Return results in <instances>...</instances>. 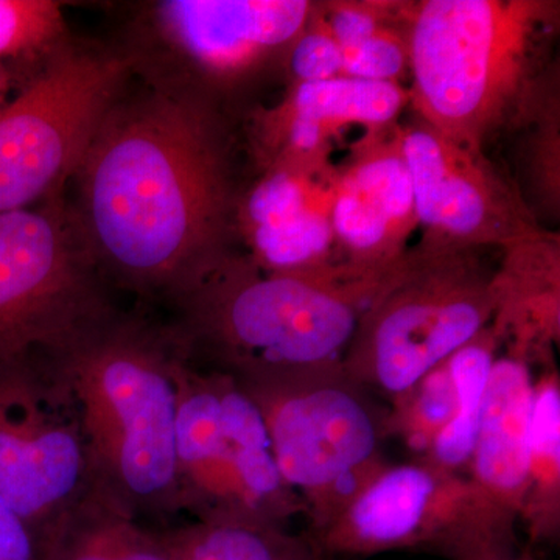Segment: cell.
<instances>
[{"instance_id":"2e32d148","label":"cell","mask_w":560,"mask_h":560,"mask_svg":"<svg viewBox=\"0 0 560 560\" xmlns=\"http://www.w3.org/2000/svg\"><path fill=\"white\" fill-rule=\"evenodd\" d=\"M501 250L490 330L504 352L552 366L560 342L559 234L544 228Z\"/></svg>"},{"instance_id":"3957f363","label":"cell","mask_w":560,"mask_h":560,"mask_svg":"<svg viewBox=\"0 0 560 560\" xmlns=\"http://www.w3.org/2000/svg\"><path fill=\"white\" fill-rule=\"evenodd\" d=\"M394 265L368 270L341 261L323 271L268 272L234 249L164 318L187 359L235 381L342 363Z\"/></svg>"},{"instance_id":"4dcf8cb0","label":"cell","mask_w":560,"mask_h":560,"mask_svg":"<svg viewBox=\"0 0 560 560\" xmlns=\"http://www.w3.org/2000/svg\"><path fill=\"white\" fill-rule=\"evenodd\" d=\"M499 560H544L534 556L529 550L526 551H517L515 555L510 556V558H503Z\"/></svg>"},{"instance_id":"d6986e66","label":"cell","mask_w":560,"mask_h":560,"mask_svg":"<svg viewBox=\"0 0 560 560\" xmlns=\"http://www.w3.org/2000/svg\"><path fill=\"white\" fill-rule=\"evenodd\" d=\"M408 103V91L401 84L341 75L315 83L289 84L282 101L267 109L282 119L316 125L337 139L350 127L363 128L364 135L390 130Z\"/></svg>"},{"instance_id":"52a82bcc","label":"cell","mask_w":560,"mask_h":560,"mask_svg":"<svg viewBox=\"0 0 560 560\" xmlns=\"http://www.w3.org/2000/svg\"><path fill=\"white\" fill-rule=\"evenodd\" d=\"M237 382L259 408L280 477L304 504L307 533L329 525L388 466L385 411L342 363Z\"/></svg>"},{"instance_id":"7a4b0ae2","label":"cell","mask_w":560,"mask_h":560,"mask_svg":"<svg viewBox=\"0 0 560 560\" xmlns=\"http://www.w3.org/2000/svg\"><path fill=\"white\" fill-rule=\"evenodd\" d=\"M186 359L164 316L117 307L44 363L75 416L91 488L139 521L183 511L176 412Z\"/></svg>"},{"instance_id":"83f0119b","label":"cell","mask_w":560,"mask_h":560,"mask_svg":"<svg viewBox=\"0 0 560 560\" xmlns=\"http://www.w3.org/2000/svg\"><path fill=\"white\" fill-rule=\"evenodd\" d=\"M341 72L342 51L316 16L315 7L311 22L293 44L287 58V81L289 84L315 83L337 79L341 77Z\"/></svg>"},{"instance_id":"484cf974","label":"cell","mask_w":560,"mask_h":560,"mask_svg":"<svg viewBox=\"0 0 560 560\" xmlns=\"http://www.w3.org/2000/svg\"><path fill=\"white\" fill-rule=\"evenodd\" d=\"M407 10L400 22L386 25L352 49L342 50V77L400 84L401 77L410 72Z\"/></svg>"},{"instance_id":"8fae6325","label":"cell","mask_w":560,"mask_h":560,"mask_svg":"<svg viewBox=\"0 0 560 560\" xmlns=\"http://www.w3.org/2000/svg\"><path fill=\"white\" fill-rule=\"evenodd\" d=\"M517 522L467 475L415 458L389 463L329 525L308 534L327 558L410 551L499 560L517 552Z\"/></svg>"},{"instance_id":"9a60e30c","label":"cell","mask_w":560,"mask_h":560,"mask_svg":"<svg viewBox=\"0 0 560 560\" xmlns=\"http://www.w3.org/2000/svg\"><path fill=\"white\" fill-rule=\"evenodd\" d=\"M399 128L364 135L338 165L331 223L345 264L368 270L393 267L410 249L408 242L418 231Z\"/></svg>"},{"instance_id":"d4e9b609","label":"cell","mask_w":560,"mask_h":560,"mask_svg":"<svg viewBox=\"0 0 560 560\" xmlns=\"http://www.w3.org/2000/svg\"><path fill=\"white\" fill-rule=\"evenodd\" d=\"M455 411L456 386L447 359L389 401L382 420L383 436L397 438L416 458H425Z\"/></svg>"},{"instance_id":"4316f807","label":"cell","mask_w":560,"mask_h":560,"mask_svg":"<svg viewBox=\"0 0 560 560\" xmlns=\"http://www.w3.org/2000/svg\"><path fill=\"white\" fill-rule=\"evenodd\" d=\"M408 2L337 0L316 3V16L337 40L341 51L359 46L375 32L405 18Z\"/></svg>"},{"instance_id":"277c9868","label":"cell","mask_w":560,"mask_h":560,"mask_svg":"<svg viewBox=\"0 0 560 560\" xmlns=\"http://www.w3.org/2000/svg\"><path fill=\"white\" fill-rule=\"evenodd\" d=\"M559 2L420 0L408 3V105L441 135L474 150L510 131L550 66Z\"/></svg>"},{"instance_id":"8992f818","label":"cell","mask_w":560,"mask_h":560,"mask_svg":"<svg viewBox=\"0 0 560 560\" xmlns=\"http://www.w3.org/2000/svg\"><path fill=\"white\" fill-rule=\"evenodd\" d=\"M493 276L485 250L411 246L361 316L342 368L396 399L489 326Z\"/></svg>"},{"instance_id":"ac0fdd59","label":"cell","mask_w":560,"mask_h":560,"mask_svg":"<svg viewBox=\"0 0 560 560\" xmlns=\"http://www.w3.org/2000/svg\"><path fill=\"white\" fill-rule=\"evenodd\" d=\"M40 560H172L162 533L90 488L40 540Z\"/></svg>"},{"instance_id":"30bf717a","label":"cell","mask_w":560,"mask_h":560,"mask_svg":"<svg viewBox=\"0 0 560 560\" xmlns=\"http://www.w3.org/2000/svg\"><path fill=\"white\" fill-rule=\"evenodd\" d=\"M117 307L66 195L0 213V366L46 363Z\"/></svg>"},{"instance_id":"7c38bea8","label":"cell","mask_w":560,"mask_h":560,"mask_svg":"<svg viewBox=\"0 0 560 560\" xmlns=\"http://www.w3.org/2000/svg\"><path fill=\"white\" fill-rule=\"evenodd\" d=\"M91 488L75 416L43 364L0 366V497L39 544Z\"/></svg>"},{"instance_id":"44dd1931","label":"cell","mask_w":560,"mask_h":560,"mask_svg":"<svg viewBox=\"0 0 560 560\" xmlns=\"http://www.w3.org/2000/svg\"><path fill=\"white\" fill-rule=\"evenodd\" d=\"M161 533L172 560H327L311 534L285 526L194 521Z\"/></svg>"},{"instance_id":"ffe728a7","label":"cell","mask_w":560,"mask_h":560,"mask_svg":"<svg viewBox=\"0 0 560 560\" xmlns=\"http://www.w3.org/2000/svg\"><path fill=\"white\" fill-rule=\"evenodd\" d=\"M518 522L530 544L560 539V372L541 368L533 386L526 488Z\"/></svg>"},{"instance_id":"6da1fadb","label":"cell","mask_w":560,"mask_h":560,"mask_svg":"<svg viewBox=\"0 0 560 560\" xmlns=\"http://www.w3.org/2000/svg\"><path fill=\"white\" fill-rule=\"evenodd\" d=\"M237 120L132 79L110 106L66 190L110 290L167 308L237 249Z\"/></svg>"},{"instance_id":"7402d4cb","label":"cell","mask_w":560,"mask_h":560,"mask_svg":"<svg viewBox=\"0 0 560 560\" xmlns=\"http://www.w3.org/2000/svg\"><path fill=\"white\" fill-rule=\"evenodd\" d=\"M500 342L490 327L448 357L456 386L455 418L434 441L425 458L438 469L467 475L478 422L488 390L490 371L499 357Z\"/></svg>"},{"instance_id":"cb8c5ba5","label":"cell","mask_w":560,"mask_h":560,"mask_svg":"<svg viewBox=\"0 0 560 560\" xmlns=\"http://www.w3.org/2000/svg\"><path fill=\"white\" fill-rule=\"evenodd\" d=\"M70 36L60 2L0 0V62L13 72L18 90Z\"/></svg>"},{"instance_id":"f546056e","label":"cell","mask_w":560,"mask_h":560,"mask_svg":"<svg viewBox=\"0 0 560 560\" xmlns=\"http://www.w3.org/2000/svg\"><path fill=\"white\" fill-rule=\"evenodd\" d=\"M18 90L13 72L0 62V110L10 102L11 91Z\"/></svg>"},{"instance_id":"e0dca14e","label":"cell","mask_w":560,"mask_h":560,"mask_svg":"<svg viewBox=\"0 0 560 560\" xmlns=\"http://www.w3.org/2000/svg\"><path fill=\"white\" fill-rule=\"evenodd\" d=\"M503 352L490 371L467 477L500 510L521 514L528 466L533 371Z\"/></svg>"},{"instance_id":"9c48e42d","label":"cell","mask_w":560,"mask_h":560,"mask_svg":"<svg viewBox=\"0 0 560 560\" xmlns=\"http://www.w3.org/2000/svg\"><path fill=\"white\" fill-rule=\"evenodd\" d=\"M109 43L70 36L0 110V213L62 197L106 114L130 84Z\"/></svg>"},{"instance_id":"603a6c76","label":"cell","mask_w":560,"mask_h":560,"mask_svg":"<svg viewBox=\"0 0 560 560\" xmlns=\"http://www.w3.org/2000/svg\"><path fill=\"white\" fill-rule=\"evenodd\" d=\"M559 121L558 77L555 79V68H551L515 124L529 128L523 138L522 162L526 180L521 194L537 220L539 212L555 219L559 217Z\"/></svg>"},{"instance_id":"5b68a950","label":"cell","mask_w":560,"mask_h":560,"mask_svg":"<svg viewBox=\"0 0 560 560\" xmlns=\"http://www.w3.org/2000/svg\"><path fill=\"white\" fill-rule=\"evenodd\" d=\"M311 0H147L113 5L109 44L131 79L242 119L254 92L285 73Z\"/></svg>"},{"instance_id":"4fadbf2b","label":"cell","mask_w":560,"mask_h":560,"mask_svg":"<svg viewBox=\"0 0 560 560\" xmlns=\"http://www.w3.org/2000/svg\"><path fill=\"white\" fill-rule=\"evenodd\" d=\"M415 190L420 245L452 250L504 249L540 230L514 180L474 150L418 117L400 125Z\"/></svg>"},{"instance_id":"ba28073f","label":"cell","mask_w":560,"mask_h":560,"mask_svg":"<svg viewBox=\"0 0 560 560\" xmlns=\"http://www.w3.org/2000/svg\"><path fill=\"white\" fill-rule=\"evenodd\" d=\"M176 471L195 521L287 526L305 514L280 477L259 408L226 372L186 359L179 372Z\"/></svg>"},{"instance_id":"f1b7e54d","label":"cell","mask_w":560,"mask_h":560,"mask_svg":"<svg viewBox=\"0 0 560 560\" xmlns=\"http://www.w3.org/2000/svg\"><path fill=\"white\" fill-rule=\"evenodd\" d=\"M0 560H40L39 541L0 497Z\"/></svg>"},{"instance_id":"5bb4252c","label":"cell","mask_w":560,"mask_h":560,"mask_svg":"<svg viewBox=\"0 0 560 560\" xmlns=\"http://www.w3.org/2000/svg\"><path fill=\"white\" fill-rule=\"evenodd\" d=\"M338 173L331 160L253 172L238 197L235 231L260 270L313 272L341 264L331 223Z\"/></svg>"}]
</instances>
